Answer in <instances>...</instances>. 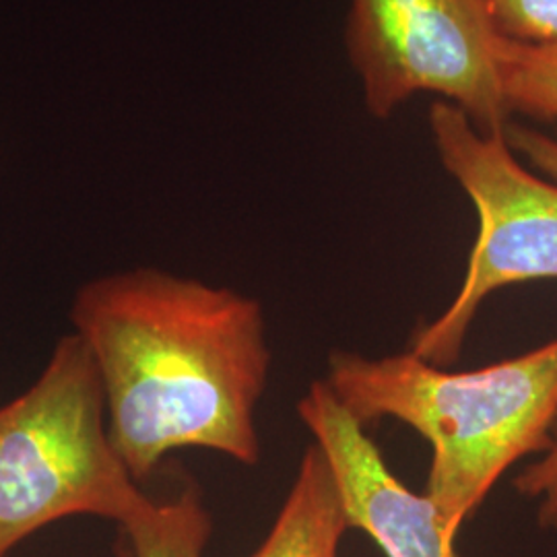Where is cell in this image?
<instances>
[{
  "label": "cell",
  "instance_id": "6da1fadb",
  "mask_svg": "<svg viewBox=\"0 0 557 557\" xmlns=\"http://www.w3.org/2000/svg\"><path fill=\"white\" fill-rule=\"evenodd\" d=\"M71 324L96 361L110 436L137 481L184 448L259 462L271 349L257 299L140 267L81 285Z\"/></svg>",
  "mask_w": 557,
  "mask_h": 557
},
{
  "label": "cell",
  "instance_id": "7a4b0ae2",
  "mask_svg": "<svg viewBox=\"0 0 557 557\" xmlns=\"http://www.w3.org/2000/svg\"><path fill=\"white\" fill-rule=\"evenodd\" d=\"M116 520L135 557H202L211 520L195 490L158 504L119 455L100 374L75 333L0 407V557L69 517Z\"/></svg>",
  "mask_w": 557,
  "mask_h": 557
},
{
  "label": "cell",
  "instance_id": "3957f363",
  "mask_svg": "<svg viewBox=\"0 0 557 557\" xmlns=\"http://www.w3.org/2000/svg\"><path fill=\"white\" fill-rule=\"evenodd\" d=\"M326 384L363 425L398 419L430 442L425 496L453 543L499 478L556 440L557 337L471 372H448L413 351H333Z\"/></svg>",
  "mask_w": 557,
  "mask_h": 557
},
{
  "label": "cell",
  "instance_id": "277c9868",
  "mask_svg": "<svg viewBox=\"0 0 557 557\" xmlns=\"http://www.w3.org/2000/svg\"><path fill=\"white\" fill-rule=\"evenodd\" d=\"M430 128L442 165L478 211V238L457 296L411 341L418 358L453 366L481 304L494 292L557 278V182L517 160L506 131L483 133L448 101H436Z\"/></svg>",
  "mask_w": 557,
  "mask_h": 557
},
{
  "label": "cell",
  "instance_id": "5b68a950",
  "mask_svg": "<svg viewBox=\"0 0 557 557\" xmlns=\"http://www.w3.org/2000/svg\"><path fill=\"white\" fill-rule=\"evenodd\" d=\"M499 40L483 0H351L347 17V52L376 119L434 94L479 131H506Z\"/></svg>",
  "mask_w": 557,
  "mask_h": 557
},
{
  "label": "cell",
  "instance_id": "8992f818",
  "mask_svg": "<svg viewBox=\"0 0 557 557\" xmlns=\"http://www.w3.org/2000/svg\"><path fill=\"white\" fill-rule=\"evenodd\" d=\"M298 416L331 467L349 529L374 539L386 557H457L434 504L391 471L363 423L341 405L326 380L310 384Z\"/></svg>",
  "mask_w": 557,
  "mask_h": 557
},
{
  "label": "cell",
  "instance_id": "52a82bcc",
  "mask_svg": "<svg viewBox=\"0 0 557 557\" xmlns=\"http://www.w3.org/2000/svg\"><path fill=\"white\" fill-rule=\"evenodd\" d=\"M349 531L337 483L319 444L308 446L275 524L250 557H338Z\"/></svg>",
  "mask_w": 557,
  "mask_h": 557
},
{
  "label": "cell",
  "instance_id": "ba28073f",
  "mask_svg": "<svg viewBox=\"0 0 557 557\" xmlns=\"http://www.w3.org/2000/svg\"><path fill=\"white\" fill-rule=\"evenodd\" d=\"M499 81L510 114L557 120V44L499 40Z\"/></svg>",
  "mask_w": 557,
  "mask_h": 557
},
{
  "label": "cell",
  "instance_id": "9c48e42d",
  "mask_svg": "<svg viewBox=\"0 0 557 557\" xmlns=\"http://www.w3.org/2000/svg\"><path fill=\"white\" fill-rule=\"evenodd\" d=\"M504 40L557 44V0H483Z\"/></svg>",
  "mask_w": 557,
  "mask_h": 557
},
{
  "label": "cell",
  "instance_id": "30bf717a",
  "mask_svg": "<svg viewBox=\"0 0 557 557\" xmlns=\"http://www.w3.org/2000/svg\"><path fill=\"white\" fill-rule=\"evenodd\" d=\"M515 487L524 498L537 499L539 524L557 531V425L554 446L515 479Z\"/></svg>",
  "mask_w": 557,
  "mask_h": 557
},
{
  "label": "cell",
  "instance_id": "8fae6325",
  "mask_svg": "<svg viewBox=\"0 0 557 557\" xmlns=\"http://www.w3.org/2000/svg\"><path fill=\"white\" fill-rule=\"evenodd\" d=\"M506 139L515 153H520L539 172L557 182V137L515 124L506 128Z\"/></svg>",
  "mask_w": 557,
  "mask_h": 557
}]
</instances>
